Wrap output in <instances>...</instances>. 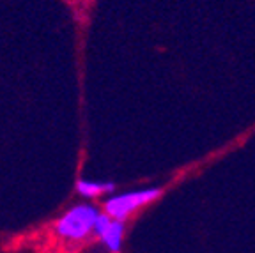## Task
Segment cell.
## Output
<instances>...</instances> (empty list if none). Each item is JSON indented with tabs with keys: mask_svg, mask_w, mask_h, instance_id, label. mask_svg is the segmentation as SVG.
<instances>
[{
	"mask_svg": "<svg viewBox=\"0 0 255 253\" xmlns=\"http://www.w3.org/2000/svg\"><path fill=\"white\" fill-rule=\"evenodd\" d=\"M100 214V211L96 209L94 206H91V204L75 206L57 222V232L62 238L82 239L94 230Z\"/></svg>",
	"mask_w": 255,
	"mask_h": 253,
	"instance_id": "6da1fadb",
	"label": "cell"
},
{
	"mask_svg": "<svg viewBox=\"0 0 255 253\" xmlns=\"http://www.w3.org/2000/svg\"><path fill=\"white\" fill-rule=\"evenodd\" d=\"M161 195V188H145V190H135L110 197L105 202V213L116 220H126L129 214L136 209L147 206Z\"/></svg>",
	"mask_w": 255,
	"mask_h": 253,
	"instance_id": "7a4b0ae2",
	"label": "cell"
},
{
	"mask_svg": "<svg viewBox=\"0 0 255 253\" xmlns=\"http://www.w3.org/2000/svg\"><path fill=\"white\" fill-rule=\"evenodd\" d=\"M94 232L98 234L103 241V245L110 250L112 253L121 252L123 246V236H124V222L116 220V218L108 216L107 213L100 214L98 222H96Z\"/></svg>",
	"mask_w": 255,
	"mask_h": 253,
	"instance_id": "3957f363",
	"label": "cell"
},
{
	"mask_svg": "<svg viewBox=\"0 0 255 253\" xmlns=\"http://www.w3.org/2000/svg\"><path fill=\"white\" fill-rule=\"evenodd\" d=\"M116 184L114 182H101V181H87V179H80L76 182V190L80 195H84L87 198H94L100 197V195L110 193L114 191Z\"/></svg>",
	"mask_w": 255,
	"mask_h": 253,
	"instance_id": "277c9868",
	"label": "cell"
}]
</instances>
